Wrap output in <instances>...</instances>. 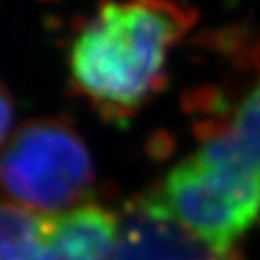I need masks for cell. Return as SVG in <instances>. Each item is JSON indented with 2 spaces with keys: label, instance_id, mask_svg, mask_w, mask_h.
Listing matches in <instances>:
<instances>
[{
  "label": "cell",
  "instance_id": "52a82bcc",
  "mask_svg": "<svg viewBox=\"0 0 260 260\" xmlns=\"http://www.w3.org/2000/svg\"><path fill=\"white\" fill-rule=\"evenodd\" d=\"M13 118H15V107H13V98L0 81V150L11 138Z\"/></svg>",
  "mask_w": 260,
  "mask_h": 260
},
{
  "label": "cell",
  "instance_id": "6da1fadb",
  "mask_svg": "<svg viewBox=\"0 0 260 260\" xmlns=\"http://www.w3.org/2000/svg\"><path fill=\"white\" fill-rule=\"evenodd\" d=\"M193 22L179 0H107L73 38L71 87L105 119H128L165 85L170 51Z\"/></svg>",
  "mask_w": 260,
  "mask_h": 260
},
{
  "label": "cell",
  "instance_id": "3957f363",
  "mask_svg": "<svg viewBox=\"0 0 260 260\" xmlns=\"http://www.w3.org/2000/svg\"><path fill=\"white\" fill-rule=\"evenodd\" d=\"M94 181L89 148L63 119L24 123L0 150V193L38 213L87 204Z\"/></svg>",
  "mask_w": 260,
  "mask_h": 260
},
{
  "label": "cell",
  "instance_id": "277c9868",
  "mask_svg": "<svg viewBox=\"0 0 260 260\" xmlns=\"http://www.w3.org/2000/svg\"><path fill=\"white\" fill-rule=\"evenodd\" d=\"M121 219L100 204L38 213L0 193V260H107Z\"/></svg>",
  "mask_w": 260,
  "mask_h": 260
},
{
  "label": "cell",
  "instance_id": "ba28073f",
  "mask_svg": "<svg viewBox=\"0 0 260 260\" xmlns=\"http://www.w3.org/2000/svg\"><path fill=\"white\" fill-rule=\"evenodd\" d=\"M199 260H235L232 256V253H228V255H208V256H203V258H199Z\"/></svg>",
  "mask_w": 260,
  "mask_h": 260
},
{
  "label": "cell",
  "instance_id": "8992f818",
  "mask_svg": "<svg viewBox=\"0 0 260 260\" xmlns=\"http://www.w3.org/2000/svg\"><path fill=\"white\" fill-rule=\"evenodd\" d=\"M237 145L260 165V73L251 89L237 105L232 121L222 126Z\"/></svg>",
  "mask_w": 260,
  "mask_h": 260
},
{
  "label": "cell",
  "instance_id": "5b68a950",
  "mask_svg": "<svg viewBox=\"0 0 260 260\" xmlns=\"http://www.w3.org/2000/svg\"><path fill=\"white\" fill-rule=\"evenodd\" d=\"M211 255L145 199L123 217L118 242L107 260H199Z\"/></svg>",
  "mask_w": 260,
  "mask_h": 260
},
{
  "label": "cell",
  "instance_id": "7a4b0ae2",
  "mask_svg": "<svg viewBox=\"0 0 260 260\" xmlns=\"http://www.w3.org/2000/svg\"><path fill=\"white\" fill-rule=\"evenodd\" d=\"M145 203L210 253L228 255L260 217V165L213 130Z\"/></svg>",
  "mask_w": 260,
  "mask_h": 260
}]
</instances>
